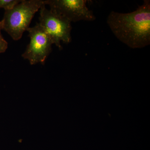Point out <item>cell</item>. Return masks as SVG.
<instances>
[{"label": "cell", "instance_id": "cell-1", "mask_svg": "<svg viewBox=\"0 0 150 150\" xmlns=\"http://www.w3.org/2000/svg\"><path fill=\"white\" fill-rule=\"evenodd\" d=\"M107 23L112 33L131 48H142L150 44V1L145 0L136 11L129 13L111 11Z\"/></svg>", "mask_w": 150, "mask_h": 150}, {"label": "cell", "instance_id": "cell-2", "mask_svg": "<svg viewBox=\"0 0 150 150\" xmlns=\"http://www.w3.org/2000/svg\"><path fill=\"white\" fill-rule=\"evenodd\" d=\"M44 5L43 0H21L13 8L5 11L1 21L2 29L13 40H19L30 27L34 15Z\"/></svg>", "mask_w": 150, "mask_h": 150}, {"label": "cell", "instance_id": "cell-3", "mask_svg": "<svg viewBox=\"0 0 150 150\" xmlns=\"http://www.w3.org/2000/svg\"><path fill=\"white\" fill-rule=\"evenodd\" d=\"M38 23L51 37L53 43L60 50L62 49L61 41L69 43L71 41L72 26L69 21L48 9L46 5L40 9Z\"/></svg>", "mask_w": 150, "mask_h": 150}, {"label": "cell", "instance_id": "cell-4", "mask_svg": "<svg viewBox=\"0 0 150 150\" xmlns=\"http://www.w3.org/2000/svg\"><path fill=\"white\" fill-rule=\"evenodd\" d=\"M26 31L28 32L30 43L22 56L28 60L30 64L40 63L44 65L54 44L51 37L38 23Z\"/></svg>", "mask_w": 150, "mask_h": 150}, {"label": "cell", "instance_id": "cell-5", "mask_svg": "<svg viewBox=\"0 0 150 150\" xmlns=\"http://www.w3.org/2000/svg\"><path fill=\"white\" fill-rule=\"evenodd\" d=\"M86 0H46L50 10L69 21L76 22L81 21H92L96 18L92 11L87 6Z\"/></svg>", "mask_w": 150, "mask_h": 150}, {"label": "cell", "instance_id": "cell-6", "mask_svg": "<svg viewBox=\"0 0 150 150\" xmlns=\"http://www.w3.org/2000/svg\"><path fill=\"white\" fill-rule=\"evenodd\" d=\"M21 0H0V8H4L5 11L13 8L21 2Z\"/></svg>", "mask_w": 150, "mask_h": 150}, {"label": "cell", "instance_id": "cell-7", "mask_svg": "<svg viewBox=\"0 0 150 150\" xmlns=\"http://www.w3.org/2000/svg\"><path fill=\"white\" fill-rule=\"evenodd\" d=\"M2 29L1 21H0V54L4 53L8 47V43L3 38L1 33Z\"/></svg>", "mask_w": 150, "mask_h": 150}]
</instances>
